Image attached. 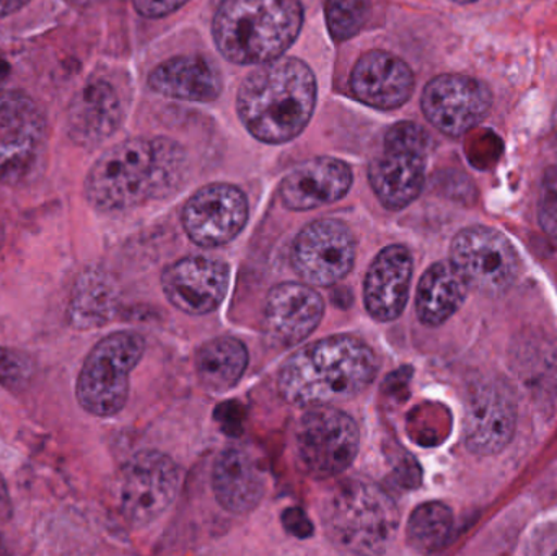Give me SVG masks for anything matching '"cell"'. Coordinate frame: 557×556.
Masks as SVG:
<instances>
[{
	"label": "cell",
	"mask_w": 557,
	"mask_h": 556,
	"mask_svg": "<svg viewBox=\"0 0 557 556\" xmlns=\"http://www.w3.org/2000/svg\"><path fill=\"white\" fill-rule=\"evenodd\" d=\"M185 165V149L175 140L133 137L101 153L85 180V196L97 211H127L169 195Z\"/></svg>",
	"instance_id": "1"
},
{
	"label": "cell",
	"mask_w": 557,
	"mask_h": 556,
	"mask_svg": "<svg viewBox=\"0 0 557 556\" xmlns=\"http://www.w3.org/2000/svg\"><path fill=\"white\" fill-rule=\"evenodd\" d=\"M379 372L369 345L356 336L337 335L292 355L278 371V392L298 408L326 407L362 394Z\"/></svg>",
	"instance_id": "2"
},
{
	"label": "cell",
	"mask_w": 557,
	"mask_h": 556,
	"mask_svg": "<svg viewBox=\"0 0 557 556\" xmlns=\"http://www.w3.org/2000/svg\"><path fill=\"white\" fill-rule=\"evenodd\" d=\"M317 78L307 62L281 58L255 69L237 95L242 123L255 139L284 144L304 133L317 107Z\"/></svg>",
	"instance_id": "3"
},
{
	"label": "cell",
	"mask_w": 557,
	"mask_h": 556,
	"mask_svg": "<svg viewBox=\"0 0 557 556\" xmlns=\"http://www.w3.org/2000/svg\"><path fill=\"white\" fill-rule=\"evenodd\" d=\"M301 26L300 0H222L212 36L232 64L260 65L285 54Z\"/></svg>",
	"instance_id": "4"
},
{
	"label": "cell",
	"mask_w": 557,
	"mask_h": 556,
	"mask_svg": "<svg viewBox=\"0 0 557 556\" xmlns=\"http://www.w3.org/2000/svg\"><path fill=\"white\" fill-rule=\"evenodd\" d=\"M398 524L395 502L367 480L341 482L323 505L326 538L346 554H383L395 539Z\"/></svg>",
	"instance_id": "5"
},
{
	"label": "cell",
	"mask_w": 557,
	"mask_h": 556,
	"mask_svg": "<svg viewBox=\"0 0 557 556\" xmlns=\"http://www.w3.org/2000/svg\"><path fill=\"white\" fill-rule=\"evenodd\" d=\"M146 351V339L136 332L108 335L88 353L75 382V397L87 413L111 418L126 407L131 372Z\"/></svg>",
	"instance_id": "6"
},
{
	"label": "cell",
	"mask_w": 557,
	"mask_h": 556,
	"mask_svg": "<svg viewBox=\"0 0 557 556\" xmlns=\"http://www.w3.org/2000/svg\"><path fill=\"white\" fill-rule=\"evenodd\" d=\"M428 133L412 121L393 124L383 140V152L369 166V182L379 201L389 211H401L424 188Z\"/></svg>",
	"instance_id": "7"
},
{
	"label": "cell",
	"mask_w": 557,
	"mask_h": 556,
	"mask_svg": "<svg viewBox=\"0 0 557 556\" xmlns=\"http://www.w3.org/2000/svg\"><path fill=\"white\" fill-rule=\"evenodd\" d=\"M359 443L356 421L330 405L311 408L295 430L298 464L314 479H331L349 469Z\"/></svg>",
	"instance_id": "8"
},
{
	"label": "cell",
	"mask_w": 557,
	"mask_h": 556,
	"mask_svg": "<svg viewBox=\"0 0 557 556\" xmlns=\"http://www.w3.org/2000/svg\"><path fill=\"white\" fill-rule=\"evenodd\" d=\"M46 118L32 97L0 91V183L20 185L35 172L46 146Z\"/></svg>",
	"instance_id": "9"
},
{
	"label": "cell",
	"mask_w": 557,
	"mask_h": 556,
	"mask_svg": "<svg viewBox=\"0 0 557 556\" xmlns=\"http://www.w3.org/2000/svg\"><path fill=\"white\" fill-rule=\"evenodd\" d=\"M180 470L172 459L157 450L136 454L121 470L117 506L134 528H146L159 519L175 499Z\"/></svg>",
	"instance_id": "10"
},
{
	"label": "cell",
	"mask_w": 557,
	"mask_h": 556,
	"mask_svg": "<svg viewBox=\"0 0 557 556\" xmlns=\"http://www.w3.org/2000/svg\"><path fill=\"white\" fill-rule=\"evenodd\" d=\"M450 261L470 286L491 296L510 289L520 271L519 254L512 242L486 225L458 232L451 242Z\"/></svg>",
	"instance_id": "11"
},
{
	"label": "cell",
	"mask_w": 557,
	"mask_h": 556,
	"mask_svg": "<svg viewBox=\"0 0 557 556\" xmlns=\"http://www.w3.org/2000/svg\"><path fill=\"white\" fill-rule=\"evenodd\" d=\"M356 263V240L346 224L321 219L301 228L292 245L295 273L313 284L327 287L343 281Z\"/></svg>",
	"instance_id": "12"
},
{
	"label": "cell",
	"mask_w": 557,
	"mask_h": 556,
	"mask_svg": "<svg viewBox=\"0 0 557 556\" xmlns=\"http://www.w3.org/2000/svg\"><path fill=\"white\" fill-rule=\"evenodd\" d=\"M422 113L445 136L461 137L481 124L493 108V91L484 82L444 74L425 85Z\"/></svg>",
	"instance_id": "13"
},
{
	"label": "cell",
	"mask_w": 557,
	"mask_h": 556,
	"mask_svg": "<svg viewBox=\"0 0 557 556\" xmlns=\"http://www.w3.org/2000/svg\"><path fill=\"white\" fill-rule=\"evenodd\" d=\"M517 400L503 379L474 382L468 391L465 441L478 456H493L506 449L516 434Z\"/></svg>",
	"instance_id": "14"
},
{
	"label": "cell",
	"mask_w": 557,
	"mask_h": 556,
	"mask_svg": "<svg viewBox=\"0 0 557 556\" xmlns=\"http://www.w3.org/2000/svg\"><path fill=\"white\" fill-rule=\"evenodd\" d=\"M250 206L238 186L212 183L196 191L183 209V227L199 247H222L248 222Z\"/></svg>",
	"instance_id": "15"
},
{
	"label": "cell",
	"mask_w": 557,
	"mask_h": 556,
	"mask_svg": "<svg viewBox=\"0 0 557 556\" xmlns=\"http://www.w3.org/2000/svg\"><path fill=\"white\" fill-rule=\"evenodd\" d=\"M228 267L208 257H186L166 268L163 293L188 316H206L221 306L228 291Z\"/></svg>",
	"instance_id": "16"
},
{
	"label": "cell",
	"mask_w": 557,
	"mask_h": 556,
	"mask_svg": "<svg viewBox=\"0 0 557 556\" xmlns=\"http://www.w3.org/2000/svg\"><path fill=\"white\" fill-rule=\"evenodd\" d=\"M324 302L307 284L282 283L264 304L263 330L277 348H294L311 335L323 319Z\"/></svg>",
	"instance_id": "17"
},
{
	"label": "cell",
	"mask_w": 557,
	"mask_h": 556,
	"mask_svg": "<svg viewBox=\"0 0 557 556\" xmlns=\"http://www.w3.org/2000/svg\"><path fill=\"white\" fill-rule=\"evenodd\" d=\"M352 170L334 157H317L295 166L282 178L278 196L290 211H311L333 205L349 193Z\"/></svg>",
	"instance_id": "18"
},
{
	"label": "cell",
	"mask_w": 557,
	"mask_h": 556,
	"mask_svg": "<svg viewBox=\"0 0 557 556\" xmlns=\"http://www.w3.org/2000/svg\"><path fill=\"white\" fill-rule=\"evenodd\" d=\"M123 123V103L110 82L88 81L72 97L65 113L69 139L81 147L107 143Z\"/></svg>",
	"instance_id": "19"
},
{
	"label": "cell",
	"mask_w": 557,
	"mask_h": 556,
	"mask_svg": "<svg viewBox=\"0 0 557 556\" xmlns=\"http://www.w3.org/2000/svg\"><path fill=\"white\" fill-rule=\"evenodd\" d=\"M414 84L408 62L379 49L366 52L350 74V88L357 100L376 110L403 107L411 98Z\"/></svg>",
	"instance_id": "20"
},
{
	"label": "cell",
	"mask_w": 557,
	"mask_h": 556,
	"mask_svg": "<svg viewBox=\"0 0 557 556\" xmlns=\"http://www.w3.org/2000/svg\"><path fill=\"white\" fill-rule=\"evenodd\" d=\"M412 280L411 251L403 245L383 248L370 264L363 283V302L373 319L392 322L408 304Z\"/></svg>",
	"instance_id": "21"
},
{
	"label": "cell",
	"mask_w": 557,
	"mask_h": 556,
	"mask_svg": "<svg viewBox=\"0 0 557 556\" xmlns=\"http://www.w3.org/2000/svg\"><path fill=\"white\" fill-rule=\"evenodd\" d=\"M147 84L163 97L198 103L218 100L222 94L221 72L202 55L166 59L150 72Z\"/></svg>",
	"instance_id": "22"
},
{
	"label": "cell",
	"mask_w": 557,
	"mask_h": 556,
	"mask_svg": "<svg viewBox=\"0 0 557 556\" xmlns=\"http://www.w3.org/2000/svg\"><path fill=\"white\" fill-rule=\"evenodd\" d=\"M212 489L225 511L247 515L263 499L264 480L247 453L227 449L215 460Z\"/></svg>",
	"instance_id": "23"
},
{
	"label": "cell",
	"mask_w": 557,
	"mask_h": 556,
	"mask_svg": "<svg viewBox=\"0 0 557 556\" xmlns=\"http://www.w3.org/2000/svg\"><path fill=\"white\" fill-rule=\"evenodd\" d=\"M470 284L451 261L432 264L419 281L416 312L428 326H438L458 312Z\"/></svg>",
	"instance_id": "24"
},
{
	"label": "cell",
	"mask_w": 557,
	"mask_h": 556,
	"mask_svg": "<svg viewBox=\"0 0 557 556\" xmlns=\"http://www.w3.org/2000/svg\"><path fill=\"white\" fill-rule=\"evenodd\" d=\"M248 366V351L240 339L221 336L199 348L196 374L206 391L224 394L240 382Z\"/></svg>",
	"instance_id": "25"
},
{
	"label": "cell",
	"mask_w": 557,
	"mask_h": 556,
	"mask_svg": "<svg viewBox=\"0 0 557 556\" xmlns=\"http://www.w3.org/2000/svg\"><path fill=\"white\" fill-rule=\"evenodd\" d=\"M517 375L530 392L555 391L557 385V346L542 335L520 342L513 351Z\"/></svg>",
	"instance_id": "26"
},
{
	"label": "cell",
	"mask_w": 557,
	"mask_h": 556,
	"mask_svg": "<svg viewBox=\"0 0 557 556\" xmlns=\"http://www.w3.org/2000/svg\"><path fill=\"white\" fill-rule=\"evenodd\" d=\"M116 294L113 284L101 273L85 274L75 287L72 299L71 319L78 329H95L104 325L113 316Z\"/></svg>",
	"instance_id": "27"
},
{
	"label": "cell",
	"mask_w": 557,
	"mask_h": 556,
	"mask_svg": "<svg viewBox=\"0 0 557 556\" xmlns=\"http://www.w3.org/2000/svg\"><path fill=\"white\" fill-rule=\"evenodd\" d=\"M454 531V512L444 503L431 502L418 506L409 518L406 538L414 551L422 554L441 551Z\"/></svg>",
	"instance_id": "28"
},
{
	"label": "cell",
	"mask_w": 557,
	"mask_h": 556,
	"mask_svg": "<svg viewBox=\"0 0 557 556\" xmlns=\"http://www.w3.org/2000/svg\"><path fill=\"white\" fill-rule=\"evenodd\" d=\"M372 0H327L326 23L334 41H347L366 25Z\"/></svg>",
	"instance_id": "29"
},
{
	"label": "cell",
	"mask_w": 557,
	"mask_h": 556,
	"mask_svg": "<svg viewBox=\"0 0 557 556\" xmlns=\"http://www.w3.org/2000/svg\"><path fill=\"white\" fill-rule=\"evenodd\" d=\"M539 221L543 232L557 240V165L549 166L540 189Z\"/></svg>",
	"instance_id": "30"
},
{
	"label": "cell",
	"mask_w": 557,
	"mask_h": 556,
	"mask_svg": "<svg viewBox=\"0 0 557 556\" xmlns=\"http://www.w3.org/2000/svg\"><path fill=\"white\" fill-rule=\"evenodd\" d=\"M28 375L25 362L15 353L0 348V384L15 385Z\"/></svg>",
	"instance_id": "31"
},
{
	"label": "cell",
	"mask_w": 557,
	"mask_h": 556,
	"mask_svg": "<svg viewBox=\"0 0 557 556\" xmlns=\"http://www.w3.org/2000/svg\"><path fill=\"white\" fill-rule=\"evenodd\" d=\"M189 0H133L134 9L146 18H162L182 9Z\"/></svg>",
	"instance_id": "32"
},
{
	"label": "cell",
	"mask_w": 557,
	"mask_h": 556,
	"mask_svg": "<svg viewBox=\"0 0 557 556\" xmlns=\"http://www.w3.org/2000/svg\"><path fill=\"white\" fill-rule=\"evenodd\" d=\"M282 524L292 535L298 539H307L313 534V526H311L310 519L298 508L287 509L282 515Z\"/></svg>",
	"instance_id": "33"
},
{
	"label": "cell",
	"mask_w": 557,
	"mask_h": 556,
	"mask_svg": "<svg viewBox=\"0 0 557 556\" xmlns=\"http://www.w3.org/2000/svg\"><path fill=\"white\" fill-rule=\"evenodd\" d=\"M29 2L32 0H0V18L18 12L20 9H23Z\"/></svg>",
	"instance_id": "34"
},
{
	"label": "cell",
	"mask_w": 557,
	"mask_h": 556,
	"mask_svg": "<svg viewBox=\"0 0 557 556\" xmlns=\"http://www.w3.org/2000/svg\"><path fill=\"white\" fill-rule=\"evenodd\" d=\"M9 72L10 65L7 64V62L3 61V59H0V81H2V78H5L7 75H9Z\"/></svg>",
	"instance_id": "35"
},
{
	"label": "cell",
	"mask_w": 557,
	"mask_h": 556,
	"mask_svg": "<svg viewBox=\"0 0 557 556\" xmlns=\"http://www.w3.org/2000/svg\"><path fill=\"white\" fill-rule=\"evenodd\" d=\"M553 124H555V133H556V139H557V103L555 108V116H553Z\"/></svg>",
	"instance_id": "36"
},
{
	"label": "cell",
	"mask_w": 557,
	"mask_h": 556,
	"mask_svg": "<svg viewBox=\"0 0 557 556\" xmlns=\"http://www.w3.org/2000/svg\"><path fill=\"white\" fill-rule=\"evenodd\" d=\"M451 2H455V3H473V2H478V0H451Z\"/></svg>",
	"instance_id": "37"
},
{
	"label": "cell",
	"mask_w": 557,
	"mask_h": 556,
	"mask_svg": "<svg viewBox=\"0 0 557 556\" xmlns=\"http://www.w3.org/2000/svg\"><path fill=\"white\" fill-rule=\"evenodd\" d=\"M3 244V228L2 225H0V247H2Z\"/></svg>",
	"instance_id": "38"
},
{
	"label": "cell",
	"mask_w": 557,
	"mask_h": 556,
	"mask_svg": "<svg viewBox=\"0 0 557 556\" xmlns=\"http://www.w3.org/2000/svg\"><path fill=\"white\" fill-rule=\"evenodd\" d=\"M556 555H557V551H556Z\"/></svg>",
	"instance_id": "39"
}]
</instances>
